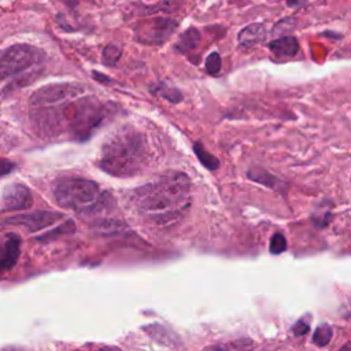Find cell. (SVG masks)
I'll return each mask as SVG.
<instances>
[{"instance_id": "cell-23", "label": "cell", "mask_w": 351, "mask_h": 351, "mask_svg": "<svg viewBox=\"0 0 351 351\" xmlns=\"http://www.w3.org/2000/svg\"><path fill=\"white\" fill-rule=\"evenodd\" d=\"M340 351H351V347H350V344L347 343V344H346V346H344V347H343Z\"/></svg>"}, {"instance_id": "cell-14", "label": "cell", "mask_w": 351, "mask_h": 351, "mask_svg": "<svg viewBox=\"0 0 351 351\" xmlns=\"http://www.w3.org/2000/svg\"><path fill=\"white\" fill-rule=\"evenodd\" d=\"M155 93L159 95L160 97L169 100L170 103H180V101H182V97H184L182 93L177 88L169 86L166 84H160L159 86H156Z\"/></svg>"}, {"instance_id": "cell-22", "label": "cell", "mask_w": 351, "mask_h": 351, "mask_svg": "<svg viewBox=\"0 0 351 351\" xmlns=\"http://www.w3.org/2000/svg\"><path fill=\"white\" fill-rule=\"evenodd\" d=\"M99 351H121V350L117 348V347H114V346H104V347H101Z\"/></svg>"}, {"instance_id": "cell-1", "label": "cell", "mask_w": 351, "mask_h": 351, "mask_svg": "<svg viewBox=\"0 0 351 351\" xmlns=\"http://www.w3.org/2000/svg\"><path fill=\"white\" fill-rule=\"evenodd\" d=\"M140 215L158 226L177 223L191 206V181L181 171L167 173L133 192Z\"/></svg>"}, {"instance_id": "cell-5", "label": "cell", "mask_w": 351, "mask_h": 351, "mask_svg": "<svg viewBox=\"0 0 351 351\" xmlns=\"http://www.w3.org/2000/svg\"><path fill=\"white\" fill-rule=\"evenodd\" d=\"M84 90H85V88L82 85L69 84V82L45 85V86L37 89L30 96V104L33 107L58 104V103H60L63 100L77 97L78 95L84 93Z\"/></svg>"}, {"instance_id": "cell-15", "label": "cell", "mask_w": 351, "mask_h": 351, "mask_svg": "<svg viewBox=\"0 0 351 351\" xmlns=\"http://www.w3.org/2000/svg\"><path fill=\"white\" fill-rule=\"evenodd\" d=\"M121 48L115 44H108L104 49H103V55H101V60L106 66H114L119 58H121Z\"/></svg>"}, {"instance_id": "cell-18", "label": "cell", "mask_w": 351, "mask_h": 351, "mask_svg": "<svg viewBox=\"0 0 351 351\" xmlns=\"http://www.w3.org/2000/svg\"><path fill=\"white\" fill-rule=\"evenodd\" d=\"M287 250V240L281 233H276L270 239V252L271 254H281Z\"/></svg>"}, {"instance_id": "cell-17", "label": "cell", "mask_w": 351, "mask_h": 351, "mask_svg": "<svg viewBox=\"0 0 351 351\" xmlns=\"http://www.w3.org/2000/svg\"><path fill=\"white\" fill-rule=\"evenodd\" d=\"M221 64H222V60H221V55L218 52H211L206 59V70L211 75H215L219 73Z\"/></svg>"}, {"instance_id": "cell-19", "label": "cell", "mask_w": 351, "mask_h": 351, "mask_svg": "<svg viewBox=\"0 0 351 351\" xmlns=\"http://www.w3.org/2000/svg\"><path fill=\"white\" fill-rule=\"evenodd\" d=\"M15 167V165L7 159L0 158V177L11 173V170Z\"/></svg>"}, {"instance_id": "cell-16", "label": "cell", "mask_w": 351, "mask_h": 351, "mask_svg": "<svg viewBox=\"0 0 351 351\" xmlns=\"http://www.w3.org/2000/svg\"><path fill=\"white\" fill-rule=\"evenodd\" d=\"M330 339H332V328L329 325L324 324L315 329L314 336H313V343L319 347H324L329 343Z\"/></svg>"}, {"instance_id": "cell-11", "label": "cell", "mask_w": 351, "mask_h": 351, "mask_svg": "<svg viewBox=\"0 0 351 351\" xmlns=\"http://www.w3.org/2000/svg\"><path fill=\"white\" fill-rule=\"evenodd\" d=\"M265 37H266V30L263 23H251L244 29H241L237 34L239 44L245 48H251L261 44L265 40Z\"/></svg>"}, {"instance_id": "cell-3", "label": "cell", "mask_w": 351, "mask_h": 351, "mask_svg": "<svg viewBox=\"0 0 351 351\" xmlns=\"http://www.w3.org/2000/svg\"><path fill=\"white\" fill-rule=\"evenodd\" d=\"M45 53L30 44H15L0 55V92L8 93L34 81Z\"/></svg>"}, {"instance_id": "cell-4", "label": "cell", "mask_w": 351, "mask_h": 351, "mask_svg": "<svg viewBox=\"0 0 351 351\" xmlns=\"http://www.w3.org/2000/svg\"><path fill=\"white\" fill-rule=\"evenodd\" d=\"M53 197L64 208L88 214L107 206L106 193L92 180L84 177H62L53 185Z\"/></svg>"}, {"instance_id": "cell-10", "label": "cell", "mask_w": 351, "mask_h": 351, "mask_svg": "<svg viewBox=\"0 0 351 351\" xmlns=\"http://www.w3.org/2000/svg\"><path fill=\"white\" fill-rule=\"evenodd\" d=\"M269 49L278 59L292 58L299 51V43L293 36H282L269 43Z\"/></svg>"}, {"instance_id": "cell-20", "label": "cell", "mask_w": 351, "mask_h": 351, "mask_svg": "<svg viewBox=\"0 0 351 351\" xmlns=\"http://www.w3.org/2000/svg\"><path fill=\"white\" fill-rule=\"evenodd\" d=\"M292 330L296 336H302L306 332H308V324H306L303 319H300V321L296 322V325L292 328Z\"/></svg>"}, {"instance_id": "cell-6", "label": "cell", "mask_w": 351, "mask_h": 351, "mask_svg": "<svg viewBox=\"0 0 351 351\" xmlns=\"http://www.w3.org/2000/svg\"><path fill=\"white\" fill-rule=\"evenodd\" d=\"M62 219H63V215L60 213L40 210V211L23 213V214L8 217L3 221V223L7 226H18L33 233V232H38L45 228H49Z\"/></svg>"}, {"instance_id": "cell-8", "label": "cell", "mask_w": 351, "mask_h": 351, "mask_svg": "<svg viewBox=\"0 0 351 351\" xmlns=\"http://www.w3.org/2000/svg\"><path fill=\"white\" fill-rule=\"evenodd\" d=\"M32 204L33 196L30 189L21 182H14L4 189V193L0 200V211L10 213L27 210L32 207Z\"/></svg>"}, {"instance_id": "cell-12", "label": "cell", "mask_w": 351, "mask_h": 351, "mask_svg": "<svg viewBox=\"0 0 351 351\" xmlns=\"http://www.w3.org/2000/svg\"><path fill=\"white\" fill-rule=\"evenodd\" d=\"M200 40H202L200 32L195 27H189L184 33H181V36L176 44V49L182 53H186V52L195 49L199 45Z\"/></svg>"}, {"instance_id": "cell-13", "label": "cell", "mask_w": 351, "mask_h": 351, "mask_svg": "<svg viewBox=\"0 0 351 351\" xmlns=\"http://www.w3.org/2000/svg\"><path fill=\"white\" fill-rule=\"evenodd\" d=\"M193 151H195L197 159L202 162V165L206 166L207 169L215 170L219 166L218 159L214 155H211L208 151H206L204 147L200 143H195L193 144Z\"/></svg>"}, {"instance_id": "cell-9", "label": "cell", "mask_w": 351, "mask_h": 351, "mask_svg": "<svg viewBox=\"0 0 351 351\" xmlns=\"http://www.w3.org/2000/svg\"><path fill=\"white\" fill-rule=\"evenodd\" d=\"M21 244L18 234L0 232V274L15 266L21 255Z\"/></svg>"}, {"instance_id": "cell-21", "label": "cell", "mask_w": 351, "mask_h": 351, "mask_svg": "<svg viewBox=\"0 0 351 351\" xmlns=\"http://www.w3.org/2000/svg\"><path fill=\"white\" fill-rule=\"evenodd\" d=\"M306 1H307V0H287V4H288L289 7H300V5H303Z\"/></svg>"}, {"instance_id": "cell-2", "label": "cell", "mask_w": 351, "mask_h": 351, "mask_svg": "<svg viewBox=\"0 0 351 351\" xmlns=\"http://www.w3.org/2000/svg\"><path fill=\"white\" fill-rule=\"evenodd\" d=\"M148 162L145 137L136 129L126 126L112 133L103 144L99 159L100 169L114 177L138 174Z\"/></svg>"}, {"instance_id": "cell-7", "label": "cell", "mask_w": 351, "mask_h": 351, "mask_svg": "<svg viewBox=\"0 0 351 351\" xmlns=\"http://www.w3.org/2000/svg\"><path fill=\"white\" fill-rule=\"evenodd\" d=\"M178 23L167 18H154L136 27L137 40L148 45H159L170 38Z\"/></svg>"}]
</instances>
